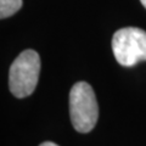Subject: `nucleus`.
<instances>
[{
	"label": "nucleus",
	"mask_w": 146,
	"mask_h": 146,
	"mask_svg": "<svg viewBox=\"0 0 146 146\" xmlns=\"http://www.w3.org/2000/svg\"><path fill=\"white\" fill-rule=\"evenodd\" d=\"M70 116L78 133H89L96 125L99 106L93 88L86 82H78L70 93Z\"/></svg>",
	"instance_id": "f257e3e1"
},
{
	"label": "nucleus",
	"mask_w": 146,
	"mask_h": 146,
	"mask_svg": "<svg viewBox=\"0 0 146 146\" xmlns=\"http://www.w3.org/2000/svg\"><path fill=\"white\" fill-rule=\"evenodd\" d=\"M40 73V57L34 50H25L15 58L9 72V88L13 96L27 98L36 88Z\"/></svg>",
	"instance_id": "f03ea898"
},
{
	"label": "nucleus",
	"mask_w": 146,
	"mask_h": 146,
	"mask_svg": "<svg viewBox=\"0 0 146 146\" xmlns=\"http://www.w3.org/2000/svg\"><path fill=\"white\" fill-rule=\"evenodd\" d=\"M112 51L117 62L124 67L146 61V32L136 27L118 29L112 38Z\"/></svg>",
	"instance_id": "7ed1b4c3"
},
{
	"label": "nucleus",
	"mask_w": 146,
	"mask_h": 146,
	"mask_svg": "<svg viewBox=\"0 0 146 146\" xmlns=\"http://www.w3.org/2000/svg\"><path fill=\"white\" fill-rule=\"evenodd\" d=\"M22 7V0H0V20L10 17Z\"/></svg>",
	"instance_id": "20e7f679"
},
{
	"label": "nucleus",
	"mask_w": 146,
	"mask_h": 146,
	"mask_svg": "<svg viewBox=\"0 0 146 146\" xmlns=\"http://www.w3.org/2000/svg\"><path fill=\"white\" fill-rule=\"evenodd\" d=\"M39 146H58V145L55 144V143H51V141H45V143L40 144Z\"/></svg>",
	"instance_id": "39448f33"
},
{
	"label": "nucleus",
	"mask_w": 146,
	"mask_h": 146,
	"mask_svg": "<svg viewBox=\"0 0 146 146\" xmlns=\"http://www.w3.org/2000/svg\"><path fill=\"white\" fill-rule=\"evenodd\" d=\"M141 1V4H143V5L145 6V9H146V0H140Z\"/></svg>",
	"instance_id": "423d86ee"
}]
</instances>
